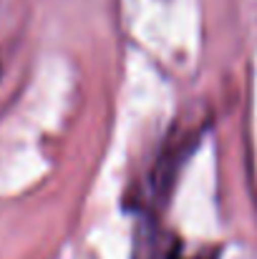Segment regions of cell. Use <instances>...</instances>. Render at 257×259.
Masks as SVG:
<instances>
[{"label":"cell","instance_id":"6da1fadb","mask_svg":"<svg viewBox=\"0 0 257 259\" xmlns=\"http://www.w3.org/2000/svg\"><path fill=\"white\" fill-rule=\"evenodd\" d=\"M169 259H214V257H202L199 252H197V254H187L181 247H174V252L169 254Z\"/></svg>","mask_w":257,"mask_h":259}]
</instances>
